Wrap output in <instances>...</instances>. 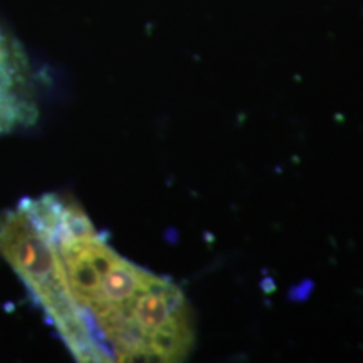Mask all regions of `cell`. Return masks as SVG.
I'll list each match as a JSON object with an SVG mask.
<instances>
[{"label":"cell","instance_id":"obj_1","mask_svg":"<svg viewBox=\"0 0 363 363\" xmlns=\"http://www.w3.org/2000/svg\"><path fill=\"white\" fill-rule=\"evenodd\" d=\"M48 230L65 279L79 362H180L195 342L187 298L170 279L121 257L71 199H27Z\"/></svg>","mask_w":363,"mask_h":363},{"label":"cell","instance_id":"obj_2","mask_svg":"<svg viewBox=\"0 0 363 363\" xmlns=\"http://www.w3.org/2000/svg\"><path fill=\"white\" fill-rule=\"evenodd\" d=\"M34 91L24 54L0 30V135L34 123Z\"/></svg>","mask_w":363,"mask_h":363}]
</instances>
